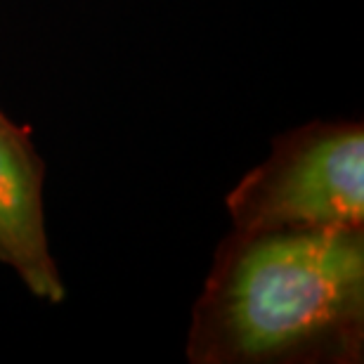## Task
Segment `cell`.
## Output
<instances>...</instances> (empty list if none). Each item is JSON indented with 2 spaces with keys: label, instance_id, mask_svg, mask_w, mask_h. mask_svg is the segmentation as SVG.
<instances>
[{
  "label": "cell",
  "instance_id": "7a4b0ae2",
  "mask_svg": "<svg viewBox=\"0 0 364 364\" xmlns=\"http://www.w3.org/2000/svg\"><path fill=\"white\" fill-rule=\"evenodd\" d=\"M237 232L362 230L364 130L360 123H312L284 135L267 161L228 196Z\"/></svg>",
  "mask_w": 364,
  "mask_h": 364
},
{
  "label": "cell",
  "instance_id": "6da1fadb",
  "mask_svg": "<svg viewBox=\"0 0 364 364\" xmlns=\"http://www.w3.org/2000/svg\"><path fill=\"white\" fill-rule=\"evenodd\" d=\"M364 317L362 230H274L225 246L194 315V362L355 353Z\"/></svg>",
  "mask_w": 364,
  "mask_h": 364
},
{
  "label": "cell",
  "instance_id": "3957f363",
  "mask_svg": "<svg viewBox=\"0 0 364 364\" xmlns=\"http://www.w3.org/2000/svg\"><path fill=\"white\" fill-rule=\"evenodd\" d=\"M43 176L46 164L24 126L0 112V263L24 282L36 298L62 303V277L43 215Z\"/></svg>",
  "mask_w": 364,
  "mask_h": 364
}]
</instances>
